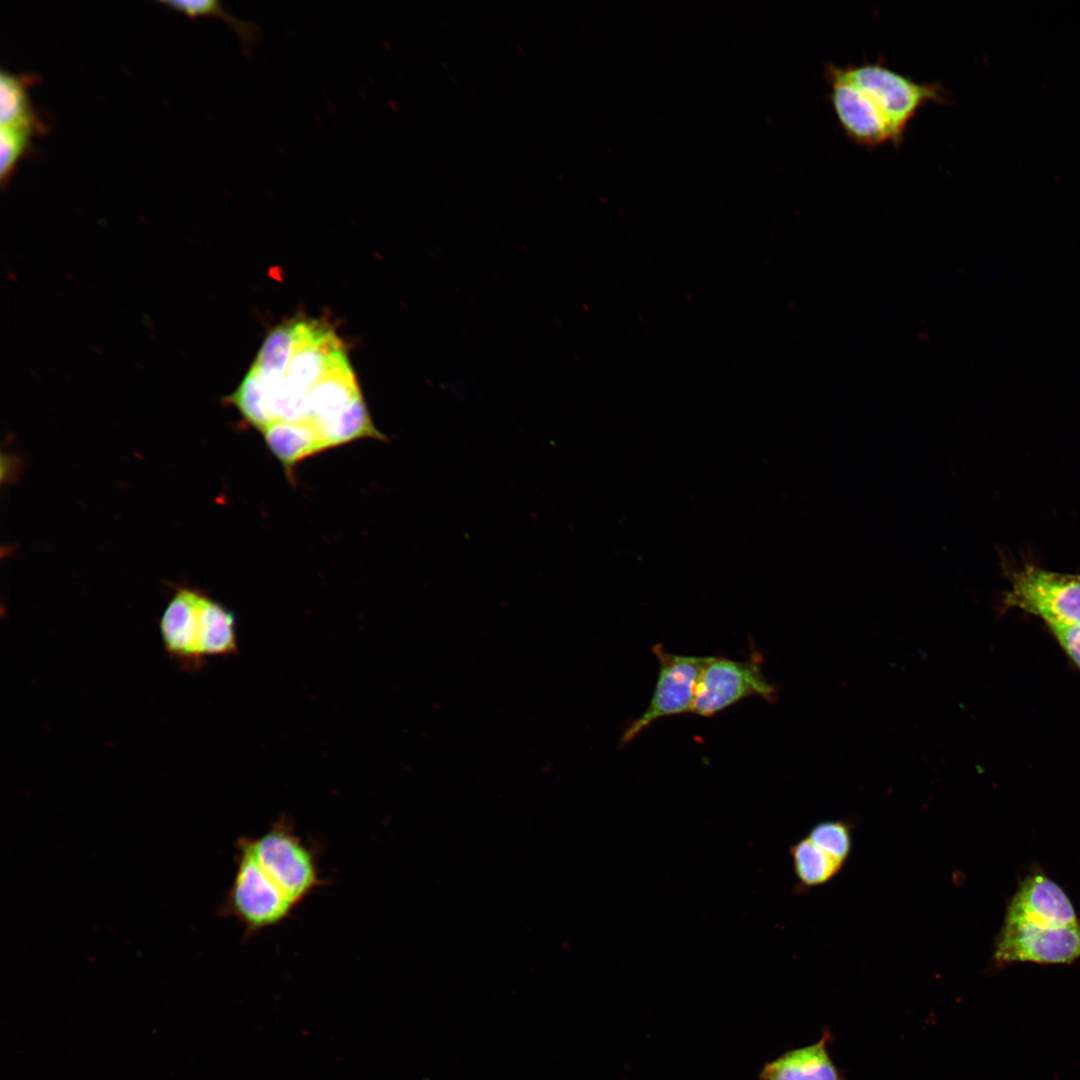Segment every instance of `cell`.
<instances>
[{
	"instance_id": "cell-1",
	"label": "cell",
	"mask_w": 1080,
	"mask_h": 1080,
	"mask_svg": "<svg viewBox=\"0 0 1080 1080\" xmlns=\"http://www.w3.org/2000/svg\"><path fill=\"white\" fill-rule=\"evenodd\" d=\"M832 64L842 78L862 92L884 120L895 147L904 142L910 123L922 108L952 103L951 95L940 82L915 81L892 69L882 57L844 66Z\"/></svg>"
},
{
	"instance_id": "cell-2",
	"label": "cell",
	"mask_w": 1080,
	"mask_h": 1080,
	"mask_svg": "<svg viewBox=\"0 0 1080 1080\" xmlns=\"http://www.w3.org/2000/svg\"><path fill=\"white\" fill-rule=\"evenodd\" d=\"M245 849L265 876L295 905L322 884L317 857L286 818H279L262 835L243 837Z\"/></svg>"
},
{
	"instance_id": "cell-3",
	"label": "cell",
	"mask_w": 1080,
	"mask_h": 1080,
	"mask_svg": "<svg viewBox=\"0 0 1080 1080\" xmlns=\"http://www.w3.org/2000/svg\"><path fill=\"white\" fill-rule=\"evenodd\" d=\"M1003 605L1038 616L1046 625L1080 624V575L1031 563L1013 570Z\"/></svg>"
},
{
	"instance_id": "cell-4",
	"label": "cell",
	"mask_w": 1080,
	"mask_h": 1080,
	"mask_svg": "<svg viewBox=\"0 0 1080 1080\" xmlns=\"http://www.w3.org/2000/svg\"><path fill=\"white\" fill-rule=\"evenodd\" d=\"M295 908L265 876L252 856L237 846L236 872L219 914L235 918L248 937L279 925Z\"/></svg>"
},
{
	"instance_id": "cell-5",
	"label": "cell",
	"mask_w": 1080,
	"mask_h": 1080,
	"mask_svg": "<svg viewBox=\"0 0 1080 1080\" xmlns=\"http://www.w3.org/2000/svg\"><path fill=\"white\" fill-rule=\"evenodd\" d=\"M752 696L770 703L778 700V688L765 676L759 654L745 660L710 656L697 684L692 713L710 717Z\"/></svg>"
},
{
	"instance_id": "cell-6",
	"label": "cell",
	"mask_w": 1080,
	"mask_h": 1080,
	"mask_svg": "<svg viewBox=\"0 0 1080 1080\" xmlns=\"http://www.w3.org/2000/svg\"><path fill=\"white\" fill-rule=\"evenodd\" d=\"M1080 958V923L1052 925L1004 919L995 940L998 965L1014 962L1066 964Z\"/></svg>"
},
{
	"instance_id": "cell-7",
	"label": "cell",
	"mask_w": 1080,
	"mask_h": 1080,
	"mask_svg": "<svg viewBox=\"0 0 1080 1080\" xmlns=\"http://www.w3.org/2000/svg\"><path fill=\"white\" fill-rule=\"evenodd\" d=\"M652 652L659 662L654 693L647 709L623 732L621 745L633 741L660 718L692 713L697 684L703 668L710 659V656L673 654L668 652L662 644L654 645Z\"/></svg>"
},
{
	"instance_id": "cell-8",
	"label": "cell",
	"mask_w": 1080,
	"mask_h": 1080,
	"mask_svg": "<svg viewBox=\"0 0 1080 1080\" xmlns=\"http://www.w3.org/2000/svg\"><path fill=\"white\" fill-rule=\"evenodd\" d=\"M824 77L829 87V104L840 129L850 141L868 149L886 144L894 146L884 120L862 92L835 71L832 63L824 65Z\"/></svg>"
},
{
	"instance_id": "cell-9",
	"label": "cell",
	"mask_w": 1080,
	"mask_h": 1080,
	"mask_svg": "<svg viewBox=\"0 0 1080 1080\" xmlns=\"http://www.w3.org/2000/svg\"><path fill=\"white\" fill-rule=\"evenodd\" d=\"M203 596L199 590L178 587L158 623L166 654L186 671L200 670L206 662L200 651Z\"/></svg>"
},
{
	"instance_id": "cell-10",
	"label": "cell",
	"mask_w": 1080,
	"mask_h": 1080,
	"mask_svg": "<svg viewBox=\"0 0 1080 1080\" xmlns=\"http://www.w3.org/2000/svg\"><path fill=\"white\" fill-rule=\"evenodd\" d=\"M1005 919L1052 925L1079 923L1067 894L1040 872L1030 873L1022 880L1007 905Z\"/></svg>"
},
{
	"instance_id": "cell-11",
	"label": "cell",
	"mask_w": 1080,
	"mask_h": 1080,
	"mask_svg": "<svg viewBox=\"0 0 1080 1080\" xmlns=\"http://www.w3.org/2000/svg\"><path fill=\"white\" fill-rule=\"evenodd\" d=\"M308 420L321 432L355 399L362 396L345 351L332 361L320 380L309 391ZM321 437V436H320Z\"/></svg>"
},
{
	"instance_id": "cell-12",
	"label": "cell",
	"mask_w": 1080,
	"mask_h": 1080,
	"mask_svg": "<svg viewBox=\"0 0 1080 1080\" xmlns=\"http://www.w3.org/2000/svg\"><path fill=\"white\" fill-rule=\"evenodd\" d=\"M829 1040L830 1033L824 1032L818 1042L789 1050L766 1063L760 1080H844L828 1052Z\"/></svg>"
},
{
	"instance_id": "cell-13",
	"label": "cell",
	"mask_w": 1080,
	"mask_h": 1080,
	"mask_svg": "<svg viewBox=\"0 0 1080 1080\" xmlns=\"http://www.w3.org/2000/svg\"><path fill=\"white\" fill-rule=\"evenodd\" d=\"M320 323L312 319H292L275 327L265 338L253 367L264 380L283 377L294 354L314 336Z\"/></svg>"
},
{
	"instance_id": "cell-14",
	"label": "cell",
	"mask_w": 1080,
	"mask_h": 1080,
	"mask_svg": "<svg viewBox=\"0 0 1080 1080\" xmlns=\"http://www.w3.org/2000/svg\"><path fill=\"white\" fill-rule=\"evenodd\" d=\"M262 433L266 445L289 476L303 460L326 450L319 433L308 420H277Z\"/></svg>"
},
{
	"instance_id": "cell-15",
	"label": "cell",
	"mask_w": 1080,
	"mask_h": 1080,
	"mask_svg": "<svg viewBox=\"0 0 1080 1080\" xmlns=\"http://www.w3.org/2000/svg\"><path fill=\"white\" fill-rule=\"evenodd\" d=\"M200 651L208 656H227L236 653L237 638L233 613L204 594L200 609Z\"/></svg>"
},
{
	"instance_id": "cell-16",
	"label": "cell",
	"mask_w": 1080,
	"mask_h": 1080,
	"mask_svg": "<svg viewBox=\"0 0 1080 1080\" xmlns=\"http://www.w3.org/2000/svg\"><path fill=\"white\" fill-rule=\"evenodd\" d=\"M30 81L31 78L1 70L0 127L42 128L28 97L27 83Z\"/></svg>"
},
{
	"instance_id": "cell-17",
	"label": "cell",
	"mask_w": 1080,
	"mask_h": 1080,
	"mask_svg": "<svg viewBox=\"0 0 1080 1080\" xmlns=\"http://www.w3.org/2000/svg\"><path fill=\"white\" fill-rule=\"evenodd\" d=\"M159 3L191 19L214 17L224 21L236 33L246 53L250 52L262 35L257 23L232 15L216 0H162Z\"/></svg>"
},
{
	"instance_id": "cell-18",
	"label": "cell",
	"mask_w": 1080,
	"mask_h": 1080,
	"mask_svg": "<svg viewBox=\"0 0 1080 1080\" xmlns=\"http://www.w3.org/2000/svg\"><path fill=\"white\" fill-rule=\"evenodd\" d=\"M790 855L795 875L800 885L805 888L825 884L834 878L843 866L807 837L791 846Z\"/></svg>"
},
{
	"instance_id": "cell-19",
	"label": "cell",
	"mask_w": 1080,
	"mask_h": 1080,
	"mask_svg": "<svg viewBox=\"0 0 1080 1080\" xmlns=\"http://www.w3.org/2000/svg\"><path fill=\"white\" fill-rule=\"evenodd\" d=\"M224 402L236 407L246 422L260 432L273 422L268 407L265 382L253 366L238 388L224 397Z\"/></svg>"
},
{
	"instance_id": "cell-20",
	"label": "cell",
	"mask_w": 1080,
	"mask_h": 1080,
	"mask_svg": "<svg viewBox=\"0 0 1080 1080\" xmlns=\"http://www.w3.org/2000/svg\"><path fill=\"white\" fill-rule=\"evenodd\" d=\"M807 838L842 865L852 849V830L844 820L819 822L810 829Z\"/></svg>"
},
{
	"instance_id": "cell-21",
	"label": "cell",
	"mask_w": 1080,
	"mask_h": 1080,
	"mask_svg": "<svg viewBox=\"0 0 1080 1080\" xmlns=\"http://www.w3.org/2000/svg\"><path fill=\"white\" fill-rule=\"evenodd\" d=\"M39 130L34 127H0V181L2 185L8 182L16 163L27 150L34 133Z\"/></svg>"
},
{
	"instance_id": "cell-22",
	"label": "cell",
	"mask_w": 1080,
	"mask_h": 1080,
	"mask_svg": "<svg viewBox=\"0 0 1080 1080\" xmlns=\"http://www.w3.org/2000/svg\"><path fill=\"white\" fill-rule=\"evenodd\" d=\"M1059 645L1080 669V624L1047 625Z\"/></svg>"
}]
</instances>
